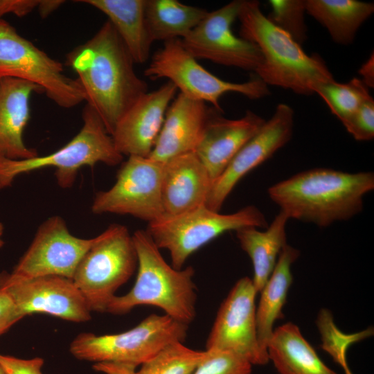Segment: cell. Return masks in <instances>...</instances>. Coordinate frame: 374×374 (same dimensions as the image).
Here are the masks:
<instances>
[{"instance_id":"cell-1","label":"cell","mask_w":374,"mask_h":374,"mask_svg":"<svg viewBox=\"0 0 374 374\" xmlns=\"http://www.w3.org/2000/svg\"><path fill=\"white\" fill-rule=\"evenodd\" d=\"M66 64L77 74L87 105L98 115L112 135L116 125L148 91L134 71V62L107 20L85 43L66 55Z\"/></svg>"},{"instance_id":"cell-2","label":"cell","mask_w":374,"mask_h":374,"mask_svg":"<svg viewBox=\"0 0 374 374\" xmlns=\"http://www.w3.org/2000/svg\"><path fill=\"white\" fill-rule=\"evenodd\" d=\"M373 189L372 172L351 173L321 168L280 181L267 193L289 220L326 227L360 213L364 197Z\"/></svg>"},{"instance_id":"cell-3","label":"cell","mask_w":374,"mask_h":374,"mask_svg":"<svg viewBox=\"0 0 374 374\" xmlns=\"http://www.w3.org/2000/svg\"><path fill=\"white\" fill-rule=\"evenodd\" d=\"M238 19L240 37L261 51L263 62L255 73L267 85L311 95L316 84L335 80L323 60L317 54H306L299 43L263 14L259 1L242 0Z\"/></svg>"},{"instance_id":"cell-4","label":"cell","mask_w":374,"mask_h":374,"mask_svg":"<svg viewBox=\"0 0 374 374\" xmlns=\"http://www.w3.org/2000/svg\"><path fill=\"white\" fill-rule=\"evenodd\" d=\"M132 238L138 266L135 283L125 295L115 296L106 312L124 314L135 307L151 305L160 308L173 319L189 325L196 317L197 287L193 267L177 269L169 265L146 230L136 231Z\"/></svg>"},{"instance_id":"cell-5","label":"cell","mask_w":374,"mask_h":374,"mask_svg":"<svg viewBox=\"0 0 374 374\" xmlns=\"http://www.w3.org/2000/svg\"><path fill=\"white\" fill-rule=\"evenodd\" d=\"M83 125L64 146L49 154L14 160L0 157V189L9 187L19 175L46 167H53L57 184L71 187L79 170L97 163L116 166L123 156L116 150L112 136L101 119L88 105L82 111Z\"/></svg>"},{"instance_id":"cell-6","label":"cell","mask_w":374,"mask_h":374,"mask_svg":"<svg viewBox=\"0 0 374 374\" xmlns=\"http://www.w3.org/2000/svg\"><path fill=\"white\" fill-rule=\"evenodd\" d=\"M268 225L264 214L253 205L221 214L203 204L179 215H163L148 223L146 231L159 249L169 252L171 265L181 269L190 255L222 233L247 226L266 229Z\"/></svg>"},{"instance_id":"cell-7","label":"cell","mask_w":374,"mask_h":374,"mask_svg":"<svg viewBox=\"0 0 374 374\" xmlns=\"http://www.w3.org/2000/svg\"><path fill=\"white\" fill-rule=\"evenodd\" d=\"M188 325L166 314H152L123 332L96 335L82 332L71 341L69 351L80 360L137 367L167 345L184 342Z\"/></svg>"},{"instance_id":"cell-8","label":"cell","mask_w":374,"mask_h":374,"mask_svg":"<svg viewBox=\"0 0 374 374\" xmlns=\"http://www.w3.org/2000/svg\"><path fill=\"white\" fill-rule=\"evenodd\" d=\"M137 256L125 226L110 225L78 263L73 281L91 312H106L116 290L133 275Z\"/></svg>"},{"instance_id":"cell-9","label":"cell","mask_w":374,"mask_h":374,"mask_svg":"<svg viewBox=\"0 0 374 374\" xmlns=\"http://www.w3.org/2000/svg\"><path fill=\"white\" fill-rule=\"evenodd\" d=\"M184 46L180 39L163 42L152 55L144 74L151 79L166 78L180 93L222 110L220 98L226 93H237L249 99L269 94V89L257 75L244 82L219 78L201 66Z\"/></svg>"},{"instance_id":"cell-10","label":"cell","mask_w":374,"mask_h":374,"mask_svg":"<svg viewBox=\"0 0 374 374\" xmlns=\"http://www.w3.org/2000/svg\"><path fill=\"white\" fill-rule=\"evenodd\" d=\"M14 78L40 87L58 106L69 109L84 101L78 80L64 73L63 65L0 19V78Z\"/></svg>"},{"instance_id":"cell-11","label":"cell","mask_w":374,"mask_h":374,"mask_svg":"<svg viewBox=\"0 0 374 374\" xmlns=\"http://www.w3.org/2000/svg\"><path fill=\"white\" fill-rule=\"evenodd\" d=\"M164 163L130 156L107 190L97 193L91 211L95 214L130 215L152 222L164 215L161 188Z\"/></svg>"},{"instance_id":"cell-12","label":"cell","mask_w":374,"mask_h":374,"mask_svg":"<svg viewBox=\"0 0 374 374\" xmlns=\"http://www.w3.org/2000/svg\"><path fill=\"white\" fill-rule=\"evenodd\" d=\"M242 0H234L208 12L181 42L196 59L239 68L254 73L263 62L260 50L255 44L235 35L232 25L238 19Z\"/></svg>"},{"instance_id":"cell-13","label":"cell","mask_w":374,"mask_h":374,"mask_svg":"<svg viewBox=\"0 0 374 374\" xmlns=\"http://www.w3.org/2000/svg\"><path fill=\"white\" fill-rule=\"evenodd\" d=\"M256 294L251 278L245 276L235 283L217 311L206 350L232 352L253 366L269 362L268 355L258 339Z\"/></svg>"},{"instance_id":"cell-14","label":"cell","mask_w":374,"mask_h":374,"mask_svg":"<svg viewBox=\"0 0 374 374\" xmlns=\"http://www.w3.org/2000/svg\"><path fill=\"white\" fill-rule=\"evenodd\" d=\"M0 291L10 298L22 317L45 313L73 322L91 319L85 299L73 280L66 277L19 278L3 271L0 272Z\"/></svg>"},{"instance_id":"cell-15","label":"cell","mask_w":374,"mask_h":374,"mask_svg":"<svg viewBox=\"0 0 374 374\" xmlns=\"http://www.w3.org/2000/svg\"><path fill=\"white\" fill-rule=\"evenodd\" d=\"M96 238L74 236L61 217H50L39 226L11 274L19 278L54 275L72 279L78 263Z\"/></svg>"},{"instance_id":"cell-16","label":"cell","mask_w":374,"mask_h":374,"mask_svg":"<svg viewBox=\"0 0 374 374\" xmlns=\"http://www.w3.org/2000/svg\"><path fill=\"white\" fill-rule=\"evenodd\" d=\"M294 110L287 104L278 105L272 116L236 153L222 173L213 181L205 206L219 212L240 180L271 157L291 139Z\"/></svg>"},{"instance_id":"cell-17","label":"cell","mask_w":374,"mask_h":374,"mask_svg":"<svg viewBox=\"0 0 374 374\" xmlns=\"http://www.w3.org/2000/svg\"><path fill=\"white\" fill-rule=\"evenodd\" d=\"M177 91L176 86L168 81L142 95L123 116L111 135L123 156L149 157Z\"/></svg>"},{"instance_id":"cell-18","label":"cell","mask_w":374,"mask_h":374,"mask_svg":"<svg viewBox=\"0 0 374 374\" xmlns=\"http://www.w3.org/2000/svg\"><path fill=\"white\" fill-rule=\"evenodd\" d=\"M213 108L195 153L213 181L224 170L240 148L263 125L266 120L251 111L238 119L222 116Z\"/></svg>"},{"instance_id":"cell-19","label":"cell","mask_w":374,"mask_h":374,"mask_svg":"<svg viewBox=\"0 0 374 374\" xmlns=\"http://www.w3.org/2000/svg\"><path fill=\"white\" fill-rule=\"evenodd\" d=\"M213 108L179 93L170 104L154 146L148 158L166 163L195 152Z\"/></svg>"},{"instance_id":"cell-20","label":"cell","mask_w":374,"mask_h":374,"mask_svg":"<svg viewBox=\"0 0 374 374\" xmlns=\"http://www.w3.org/2000/svg\"><path fill=\"white\" fill-rule=\"evenodd\" d=\"M212 183L194 152L164 163L161 188L164 215H179L205 204Z\"/></svg>"},{"instance_id":"cell-21","label":"cell","mask_w":374,"mask_h":374,"mask_svg":"<svg viewBox=\"0 0 374 374\" xmlns=\"http://www.w3.org/2000/svg\"><path fill=\"white\" fill-rule=\"evenodd\" d=\"M34 92L44 91L27 80L0 78V157L22 160L38 156L37 150L27 147L23 140L30 118L29 100Z\"/></svg>"},{"instance_id":"cell-22","label":"cell","mask_w":374,"mask_h":374,"mask_svg":"<svg viewBox=\"0 0 374 374\" xmlns=\"http://www.w3.org/2000/svg\"><path fill=\"white\" fill-rule=\"evenodd\" d=\"M107 16L135 64L150 58L153 43L145 19L146 0H82Z\"/></svg>"},{"instance_id":"cell-23","label":"cell","mask_w":374,"mask_h":374,"mask_svg":"<svg viewBox=\"0 0 374 374\" xmlns=\"http://www.w3.org/2000/svg\"><path fill=\"white\" fill-rule=\"evenodd\" d=\"M267 350L269 360L280 374H337L323 362L299 328L291 322L274 330Z\"/></svg>"},{"instance_id":"cell-24","label":"cell","mask_w":374,"mask_h":374,"mask_svg":"<svg viewBox=\"0 0 374 374\" xmlns=\"http://www.w3.org/2000/svg\"><path fill=\"white\" fill-rule=\"evenodd\" d=\"M289 218L280 211L265 231L254 226L235 231L240 245L250 257L253 268V285L257 293L262 289L271 274L279 254L287 244L286 224Z\"/></svg>"},{"instance_id":"cell-25","label":"cell","mask_w":374,"mask_h":374,"mask_svg":"<svg viewBox=\"0 0 374 374\" xmlns=\"http://www.w3.org/2000/svg\"><path fill=\"white\" fill-rule=\"evenodd\" d=\"M299 255L298 249L287 244L281 250L268 280L260 292V298L256 312L257 334L260 346L266 353L267 343L274 331V324L276 320L283 317L282 310L292 283L291 267Z\"/></svg>"},{"instance_id":"cell-26","label":"cell","mask_w":374,"mask_h":374,"mask_svg":"<svg viewBox=\"0 0 374 374\" xmlns=\"http://www.w3.org/2000/svg\"><path fill=\"white\" fill-rule=\"evenodd\" d=\"M306 12L340 44L353 42L360 26L373 13L374 4L357 0H305Z\"/></svg>"},{"instance_id":"cell-27","label":"cell","mask_w":374,"mask_h":374,"mask_svg":"<svg viewBox=\"0 0 374 374\" xmlns=\"http://www.w3.org/2000/svg\"><path fill=\"white\" fill-rule=\"evenodd\" d=\"M145 19L152 40L184 38L206 16V10L177 0H146Z\"/></svg>"},{"instance_id":"cell-28","label":"cell","mask_w":374,"mask_h":374,"mask_svg":"<svg viewBox=\"0 0 374 374\" xmlns=\"http://www.w3.org/2000/svg\"><path fill=\"white\" fill-rule=\"evenodd\" d=\"M313 92L324 100L342 124L371 97L368 87L357 78L346 83L335 80L321 82L313 87Z\"/></svg>"},{"instance_id":"cell-29","label":"cell","mask_w":374,"mask_h":374,"mask_svg":"<svg viewBox=\"0 0 374 374\" xmlns=\"http://www.w3.org/2000/svg\"><path fill=\"white\" fill-rule=\"evenodd\" d=\"M183 343L167 345L141 365L136 374H193L204 357L205 350H193Z\"/></svg>"},{"instance_id":"cell-30","label":"cell","mask_w":374,"mask_h":374,"mask_svg":"<svg viewBox=\"0 0 374 374\" xmlns=\"http://www.w3.org/2000/svg\"><path fill=\"white\" fill-rule=\"evenodd\" d=\"M316 323L321 335L322 349L339 364L345 374H353L347 363V349L353 344L373 335V328L356 333H344L337 327L332 314L326 309L320 310Z\"/></svg>"},{"instance_id":"cell-31","label":"cell","mask_w":374,"mask_h":374,"mask_svg":"<svg viewBox=\"0 0 374 374\" xmlns=\"http://www.w3.org/2000/svg\"><path fill=\"white\" fill-rule=\"evenodd\" d=\"M271 12L267 17L301 45L307 39L305 0H270Z\"/></svg>"},{"instance_id":"cell-32","label":"cell","mask_w":374,"mask_h":374,"mask_svg":"<svg viewBox=\"0 0 374 374\" xmlns=\"http://www.w3.org/2000/svg\"><path fill=\"white\" fill-rule=\"evenodd\" d=\"M252 366L247 359L232 352L205 350L193 374H252Z\"/></svg>"},{"instance_id":"cell-33","label":"cell","mask_w":374,"mask_h":374,"mask_svg":"<svg viewBox=\"0 0 374 374\" xmlns=\"http://www.w3.org/2000/svg\"><path fill=\"white\" fill-rule=\"evenodd\" d=\"M343 125L355 140H372L374 138V100L372 96Z\"/></svg>"},{"instance_id":"cell-34","label":"cell","mask_w":374,"mask_h":374,"mask_svg":"<svg viewBox=\"0 0 374 374\" xmlns=\"http://www.w3.org/2000/svg\"><path fill=\"white\" fill-rule=\"evenodd\" d=\"M0 363L8 374H43L44 359L41 357L24 359L0 355Z\"/></svg>"},{"instance_id":"cell-35","label":"cell","mask_w":374,"mask_h":374,"mask_svg":"<svg viewBox=\"0 0 374 374\" xmlns=\"http://www.w3.org/2000/svg\"><path fill=\"white\" fill-rule=\"evenodd\" d=\"M22 318L10 298L0 291V336Z\"/></svg>"},{"instance_id":"cell-36","label":"cell","mask_w":374,"mask_h":374,"mask_svg":"<svg viewBox=\"0 0 374 374\" xmlns=\"http://www.w3.org/2000/svg\"><path fill=\"white\" fill-rule=\"evenodd\" d=\"M39 3L38 0H0V19L8 13L24 17L36 8Z\"/></svg>"},{"instance_id":"cell-37","label":"cell","mask_w":374,"mask_h":374,"mask_svg":"<svg viewBox=\"0 0 374 374\" xmlns=\"http://www.w3.org/2000/svg\"><path fill=\"white\" fill-rule=\"evenodd\" d=\"M93 368L104 374H136V368L126 364L100 362L95 363Z\"/></svg>"},{"instance_id":"cell-38","label":"cell","mask_w":374,"mask_h":374,"mask_svg":"<svg viewBox=\"0 0 374 374\" xmlns=\"http://www.w3.org/2000/svg\"><path fill=\"white\" fill-rule=\"evenodd\" d=\"M359 74L362 76V82L368 87L374 86V57L372 53L368 60L362 64L359 70Z\"/></svg>"},{"instance_id":"cell-39","label":"cell","mask_w":374,"mask_h":374,"mask_svg":"<svg viewBox=\"0 0 374 374\" xmlns=\"http://www.w3.org/2000/svg\"><path fill=\"white\" fill-rule=\"evenodd\" d=\"M64 1L61 0H42L37 6L39 15L45 18L57 9Z\"/></svg>"},{"instance_id":"cell-40","label":"cell","mask_w":374,"mask_h":374,"mask_svg":"<svg viewBox=\"0 0 374 374\" xmlns=\"http://www.w3.org/2000/svg\"><path fill=\"white\" fill-rule=\"evenodd\" d=\"M3 233V225L0 222V248L3 245V241L1 238Z\"/></svg>"},{"instance_id":"cell-41","label":"cell","mask_w":374,"mask_h":374,"mask_svg":"<svg viewBox=\"0 0 374 374\" xmlns=\"http://www.w3.org/2000/svg\"><path fill=\"white\" fill-rule=\"evenodd\" d=\"M0 374H8L1 363H0Z\"/></svg>"}]
</instances>
